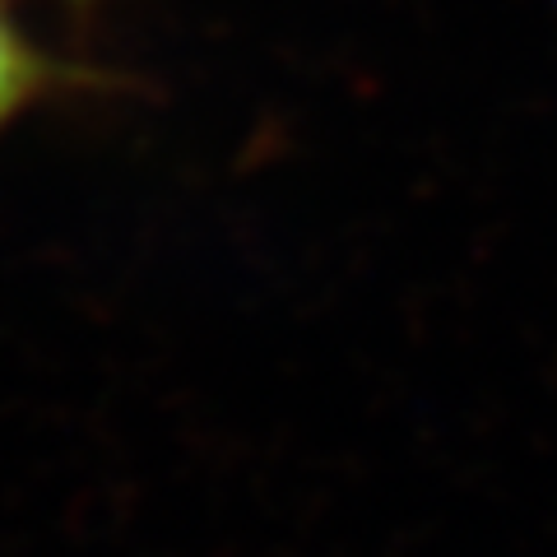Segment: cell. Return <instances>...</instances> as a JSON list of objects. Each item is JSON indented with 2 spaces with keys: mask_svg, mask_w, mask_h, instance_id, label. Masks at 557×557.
Here are the masks:
<instances>
[{
  "mask_svg": "<svg viewBox=\"0 0 557 557\" xmlns=\"http://www.w3.org/2000/svg\"><path fill=\"white\" fill-rule=\"evenodd\" d=\"M70 84V70L57 65L47 51L28 38V28L14 20L0 0V135H5L24 112Z\"/></svg>",
  "mask_w": 557,
  "mask_h": 557,
  "instance_id": "6da1fadb",
  "label": "cell"
}]
</instances>
